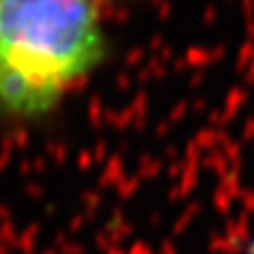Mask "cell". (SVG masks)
Listing matches in <instances>:
<instances>
[{
  "label": "cell",
  "instance_id": "obj_1",
  "mask_svg": "<svg viewBox=\"0 0 254 254\" xmlns=\"http://www.w3.org/2000/svg\"><path fill=\"white\" fill-rule=\"evenodd\" d=\"M93 0H0V113L38 119L104 58Z\"/></svg>",
  "mask_w": 254,
  "mask_h": 254
}]
</instances>
